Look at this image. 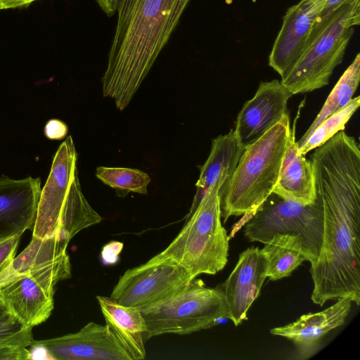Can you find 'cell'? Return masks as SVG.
I'll return each mask as SVG.
<instances>
[{
    "label": "cell",
    "mask_w": 360,
    "mask_h": 360,
    "mask_svg": "<svg viewBox=\"0 0 360 360\" xmlns=\"http://www.w3.org/2000/svg\"><path fill=\"white\" fill-rule=\"evenodd\" d=\"M323 212L319 257L309 271L312 302L349 298L360 304V150L340 131L315 148L311 159Z\"/></svg>",
    "instance_id": "cell-1"
},
{
    "label": "cell",
    "mask_w": 360,
    "mask_h": 360,
    "mask_svg": "<svg viewBox=\"0 0 360 360\" xmlns=\"http://www.w3.org/2000/svg\"><path fill=\"white\" fill-rule=\"evenodd\" d=\"M191 0H120L117 21L101 79L104 97L129 104Z\"/></svg>",
    "instance_id": "cell-2"
},
{
    "label": "cell",
    "mask_w": 360,
    "mask_h": 360,
    "mask_svg": "<svg viewBox=\"0 0 360 360\" xmlns=\"http://www.w3.org/2000/svg\"><path fill=\"white\" fill-rule=\"evenodd\" d=\"M77 158L73 139L68 136L59 146L41 190L32 237L57 236L69 243L79 231L102 221L82 191Z\"/></svg>",
    "instance_id": "cell-3"
},
{
    "label": "cell",
    "mask_w": 360,
    "mask_h": 360,
    "mask_svg": "<svg viewBox=\"0 0 360 360\" xmlns=\"http://www.w3.org/2000/svg\"><path fill=\"white\" fill-rule=\"evenodd\" d=\"M291 130L287 114L244 148L231 180L219 196L224 223L231 216H250L273 193Z\"/></svg>",
    "instance_id": "cell-4"
},
{
    "label": "cell",
    "mask_w": 360,
    "mask_h": 360,
    "mask_svg": "<svg viewBox=\"0 0 360 360\" xmlns=\"http://www.w3.org/2000/svg\"><path fill=\"white\" fill-rule=\"evenodd\" d=\"M218 181L205 193L198 206L186 216L176 238L147 262H171L184 268L192 279L214 275L228 262L229 236L221 223Z\"/></svg>",
    "instance_id": "cell-5"
},
{
    "label": "cell",
    "mask_w": 360,
    "mask_h": 360,
    "mask_svg": "<svg viewBox=\"0 0 360 360\" xmlns=\"http://www.w3.org/2000/svg\"><path fill=\"white\" fill-rule=\"evenodd\" d=\"M360 24V0H352L321 16L294 66L281 78L292 94H303L328 85L343 58L354 27Z\"/></svg>",
    "instance_id": "cell-6"
},
{
    "label": "cell",
    "mask_w": 360,
    "mask_h": 360,
    "mask_svg": "<svg viewBox=\"0 0 360 360\" xmlns=\"http://www.w3.org/2000/svg\"><path fill=\"white\" fill-rule=\"evenodd\" d=\"M141 313L146 325L145 342L162 334H191L229 319L221 285L209 288L196 278L168 300Z\"/></svg>",
    "instance_id": "cell-7"
},
{
    "label": "cell",
    "mask_w": 360,
    "mask_h": 360,
    "mask_svg": "<svg viewBox=\"0 0 360 360\" xmlns=\"http://www.w3.org/2000/svg\"><path fill=\"white\" fill-rule=\"evenodd\" d=\"M71 276L65 251L0 287V304L23 326L33 328L51 314L56 283Z\"/></svg>",
    "instance_id": "cell-8"
},
{
    "label": "cell",
    "mask_w": 360,
    "mask_h": 360,
    "mask_svg": "<svg viewBox=\"0 0 360 360\" xmlns=\"http://www.w3.org/2000/svg\"><path fill=\"white\" fill-rule=\"evenodd\" d=\"M244 235L250 242L265 243L276 233L300 236L311 262L316 261L323 234V212L320 199L311 205L285 200L272 193L245 223Z\"/></svg>",
    "instance_id": "cell-9"
},
{
    "label": "cell",
    "mask_w": 360,
    "mask_h": 360,
    "mask_svg": "<svg viewBox=\"0 0 360 360\" xmlns=\"http://www.w3.org/2000/svg\"><path fill=\"white\" fill-rule=\"evenodd\" d=\"M193 279L181 266L171 262L148 263L127 269L110 298L115 302L146 311L168 300Z\"/></svg>",
    "instance_id": "cell-10"
},
{
    "label": "cell",
    "mask_w": 360,
    "mask_h": 360,
    "mask_svg": "<svg viewBox=\"0 0 360 360\" xmlns=\"http://www.w3.org/2000/svg\"><path fill=\"white\" fill-rule=\"evenodd\" d=\"M325 0H300L288 8L269 55V65L281 78L300 58Z\"/></svg>",
    "instance_id": "cell-11"
},
{
    "label": "cell",
    "mask_w": 360,
    "mask_h": 360,
    "mask_svg": "<svg viewBox=\"0 0 360 360\" xmlns=\"http://www.w3.org/2000/svg\"><path fill=\"white\" fill-rule=\"evenodd\" d=\"M34 345L44 347L55 360H131L106 325L95 322L74 333L34 340Z\"/></svg>",
    "instance_id": "cell-12"
},
{
    "label": "cell",
    "mask_w": 360,
    "mask_h": 360,
    "mask_svg": "<svg viewBox=\"0 0 360 360\" xmlns=\"http://www.w3.org/2000/svg\"><path fill=\"white\" fill-rule=\"evenodd\" d=\"M292 94L278 79L260 82L255 96L246 101L233 130L245 148L263 136L288 113Z\"/></svg>",
    "instance_id": "cell-13"
},
{
    "label": "cell",
    "mask_w": 360,
    "mask_h": 360,
    "mask_svg": "<svg viewBox=\"0 0 360 360\" xmlns=\"http://www.w3.org/2000/svg\"><path fill=\"white\" fill-rule=\"evenodd\" d=\"M41 190L38 177H0V242L32 230Z\"/></svg>",
    "instance_id": "cell-14"
},
{
    "label": "cell",
    "mask_w": 360,
    "mask_h": 360,
    "mask_svg": "<svg viewBox=\"0 0 360 360\" xmlns=\"http://www.w3.org/2000/svg\"><path fill=\"white\" fill-rule=\"evenodd\" d=\"M266 278L265 261L260 249L252 246L242 252L221 285L229 319L236 326L248 319L249 309L259 297Z\"/></svg>",
    "instance_id": "cell-15"
},
{
    "label": "cell",
    "mask_w": 360,
    "mask_h": 360,
    "mask_svg": "<svg viewBox=\"0 0 360 360\" xmlns=\"http://www.w3.org/2000/svg\"><path fill=\"white\" fill-rule=\"evenodd\" d=\"M352 302L349 298H340L323 311L303 314L292 323L270 329V333L290 340L297 358L307 359L317 352L321 340L329 331L345 323Z\"/></svg>",
    "instance_id": "cell-16"
},
{
    "label": "cell",
    "mask_w": 360,
    "mask_h": 360,
    "mask_svg": "<svg viewBox=\"0 0 360 360\" xmlns=\"http://www.w3.org/2000/svg\"><path fill=\"white\" fill-rule=\"evenodd\" d=\"M243 150L244 148L233 130L212 140L210 155L200 167L199 178L195 184L197 190L189 212L195 210L208 188L216 181L220 185L219 195L222 194L238 166Z\"/></svg>",
    "instance_id": "cell-17"
},
{
    "label": "cell",
    "mask_w": 360,
    "mask_h": 360,
    "mask_svg": "<svg viewBox=\"0 0 360 360\" xmlns=\"http://www.w3.org/2000/svg\"><path fill=\"white\" fill-rule=\"evenodd\" d=\"M273 193L285 200L304 205L313 204L316 198L312 163L300 152L295 126L288 139L279 178Z\"/></svg>",
    "instance_id": "cell-18"
},
{
    "label": "cell",
    "mask_w": 360,
    "mask_h": 360,
    "mask_svg": "<svg viewBox=\"0 0 360 360\" xmlns=\"http://www.w3.org/2000/svg\"><path fill=\"white\" fill-rule=\"evenodd\" d=\"M96 299L106 326L131 360L144 359L146 325L141 311L119 304L110 297L97 296Z\"/></svg>",
    "instance_id": "cell-19"
},
{
    "label": "cell",
    "mask_w": 360,
    "mask_h": 360,
    "mask_svg": "<svg viewBox=\"0 0 360 360\" xmlns=\"http://www.w3.org/2000/svg\"><path fill=\"white\" fill-rule=\"evenodd\" d=\"M260 250L265 261L266 276L278 281L291 275L303 262H311L302 238L294 233H276Z\"/></svg>",
    "instance_id": "cell-20"
},
{
    "label": "cell",
    "mask_w": 360,
    "mask_h": 360,
    "mask_svg": "<svg viewBox=\"0 0 360 360\" xmlns=\"http://www.w3.org/2000/svg\"><path fill=\"white\" fill-rule=\"evenodd\" d=\"M360 82V54L342 75L317 116L304 135L297 141L300 148L307 141L316 128L328 117L345 107L353 98Z\"/></svg>",
    "instance_id": "cell-21"
},
{
    "label": "cell",
    "mask_w": 360,
    "mask_h": 360,
    "mask_svg": "<svg viewBox=\"0 0 360 360\" xmlns=\"http://www.w3.org/2000/svg\"><path fill=\"white\" fill-rule=\"evenodd\" d=\"M96 176L108 186L139 194L146 195L150 181L148 174L140 169L127 167H96Z\"/></svg>",
    "instance_id": "cell-22"
},
{
    "label": "cell",
    "mask_w": 360,
    "mask_h": 360,
    "mask_svg": "<svg viewBox=\"0 0 360 360\" xmlns=\"http://www.w3.org/2000/svg\"><path fill=\"white\" fill-rule=\"evenodd\" d=\"M360 105V96L352 98L348 104L324 120L313 131L307 141L300 148V152H308L323 145L340 131L344 130L347 122Z\"/></svg>",
    "instance_id": "cell-23"
},
{
    "label": "cell",
    "mask_w": 360,
    "mask_h": 360,
    "mask_svg": "<svg viewBox=\"0 0 360 360\" xmlns=\"http://www.w3.org/2000/svg\"><path fill=\"white\" fill-rule=\"evenodd\" d=\"M32 328L25 327L15 318L5 313L0 316V349L12 347H31L34 339Z\"/></svg>",
    "instance_id": "cell-24"
},
{
    "label": "cell",
    "mask_w": 360,
    "mask_h": 360,
    "mask_svg": "<svg viewBox=\"0 0 360 360\" xmlns=\"http://www.w3.org/2000/svg\"><path fill=\"white\" fill-rule=\"evenodd\" d=\"M20 237V236H15L0 242V273L15 258Z\"/></svg>",
    "instance_id": "cell-25"
},
{
    "label": "cell",
    "mask_w": 360,
    "mask_h": 360,
    "mask_svg": "<svg viewBox=\"0 0 360 360\" xmlns=\"http://www.w3.org/2000/svg\"><path fill=\"white\" fill-rule=\"evenodd\" d=\"M68 131L67 124L58 119L49 120L44 127L45 136L51 140H60L65 138Z\"/></svg>",
    "instance_id": "cell-26"
},
{
    "label": "cell",
    "mask_w": 360,
    "mask_h": 360,
    "mask_svg": "<svg viewBox=\"0 0 360 360\" xmlns=\"http://www.w3.org/2000/svg\"><path fill=\"white\" fill-rule=\"evenodd\" d=\"M31 353L25 347L12 346L0 349V360H27Z\"/></svg>",
    "instance_id": "cell-27"
},
{
    "label": "cell",
    "mask_w": 360,
    "mask_h": 360,
    "mask_svg": "<svg viewBox=\"0 0 360 360\" xmlns=\"http://www.w3.org/2000/svg\"><path fill=\"white\" fill-rule=\"evenodd\" d=\"M102 11L108 15L112 16L117 11L120 0H96Z\"/></svg>",
    "instance_id": "cell-28"
},
{
    "label": "cell",
    "mask_w": 360,
    "mask_h": 360,
    "mask_svg": "<svg viewBox=\"0 0 360 360\" xmlns=\"http://www.w3.org/2000/svg\"><path fill=\"white\" fill-rule=\"evenodd\" d=\"M352 0H325L321 16L325 15Z\"/></svg>",
    "instance_id": "cell-29"
},
{
    "label": "cell",
    "mask_w": 360,
    "mask_h": 360,
    "mask_svg": "<svg viewBox=\"0 0 360 360\" xmlns=\"http://www.w3.org/2000/svg\"><path fill=\"white\" fill-rule=\"evenodd\" d=\"M35 1L37 0H0V10L26 6Z\"/></svg>",
    "instance_id": "cell-30"
},
{
    "label": "cell",
    "mask_w": 360,
    "mask_h": 360,
    "mask_svg": "<svg viewBox=\"0 0 360 360\" xmlns=\"http://www.w3.org/2000/svg\"><path fill=\"white\" fill-rule=\"evenodd\" d=\"M6 313L3 307L0 304V316Z\"/></svg>",
    "instance_id": "cell-31"
}]
</instances>
